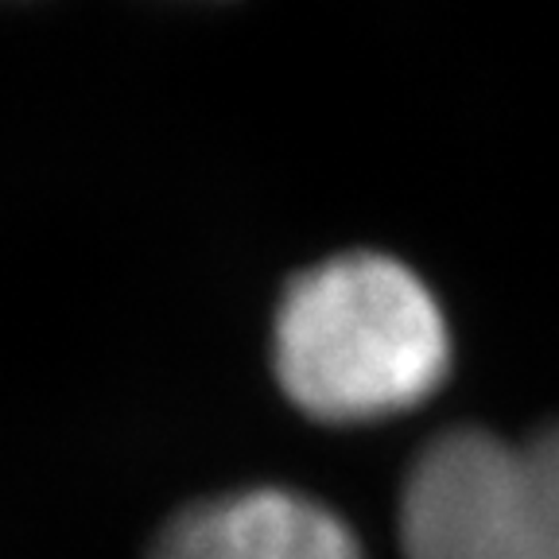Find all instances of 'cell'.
<instances>
[{"mask_svg":"<svg viewBox=\"0 0 559 559\" xmlns=\"http://www.w3.org/2000/svg\"><path fill=\"white\" fill-rule=\"evenodd\" d=\"M451 369L428 284L381 253H346L292 280L276 311V377L323 424H369L424 404Z\"/></svg>","mask_w":559,"mask_h":559,"instance_id":"obj_1","label":"cell"},{"mask_svg":"<svg viewBox=\"0 0 559 559\" xmlns=\"http://www.w3.org/2000/svg\"><path fill=\"white\" fill-rule=\"evenodd\" d=\"M404 559H524L521 447L451 428L412 463L401 498Z\"/></svg>","mask_w":559,"mask_h":559,"instance_id":"obj_2","label":"cell"},{"mask_svg":"<svg viewBox=\"0 0 559 559\" xmlns=\"http://www.w3.org/2000/svg\"><path fill=\"white\" fill-rule=\"evenodd\" d=\"M152 559H366L334 509L292 489H237L164 524Z\"/></svg>","mask_w":559,"mask_h":559,"instance_id":"obj_3","label":"cell"},{"mask_svg":"<svg viewBox=\"0 0 559 559\" xmlns=\"http://www.w3.org/2000/svg\"><path fill=\"white\" fill-rule=\"evenodd\" d=\"M524 559H559V428L521 447Z\"/></svg>","mask_w":559,"mask_h":559,"instance_id":"obj_4","label":"cell"}]
</instances>
